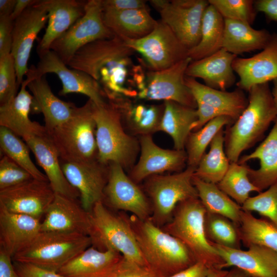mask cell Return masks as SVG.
Returning <instances> with one entry per match:
<instances>
[{"label":"cell","mask_w":277,"mask_h":277,"mask_svg":"<svg viewBox=\"0 0 277 277\" xmlns=\"http://www.w3.org/2000/svg\"><path fill=\"white\" fill-rule=\"evenodd\" d=\"M248 92L246 108L224 131V149L230 163L238 162L241 153L260 141L277 119L268 83L255 85Z\"/></svg>","instance_id":"1"},{"label":"cell","mask_w":277,"mask_h":277,"mask_svg":"<svg viewBox=\"0 0 277 277\" xmlns=\"http://www.w3.org/2000/svg\"><path fill=\"white\" fill-rule=\"evenodd\" d=\"M147 265L166 277L195 263L189 250L177 238L155 225L151 219L128 217Z\"/></svg>","instance_id":"2"},{"label":"cell","mask_w":277,"mask_h":277,"mask_svg":"<svg viewBox=\"0 0 277 277\" xmlns=\"http://www.w3.org/2000/svg\"><path fill=\"white\" fill-rule=\"evenodd\" d=\"M206 213L199 197L184 201L178 204L171 220L162 228L179 240L196 262L203 263L209 269H223L222 259L206 236Z\"/></svg>","instance_id":"3"},{"label":"cell","mask_w":277,"mask_h":277,"mask_svg":"<svg viewBox=\"0 0 277 277\" xmlns=\"http://www.w3.org/2000/svg\"><path fill=\"white\" fill-rule=\"evenodd\" d=\"M92 114L98 161L108 165L117 163L124 170L132 168L140 150V142L126 132L120 112L108 102L100 105L92 102Z\"/></svg>","instance_id":"4"},{"label":"cell","mask_w":277,"mask_h":277,"mask_svg":"<svg viewBox=\"0 0 277 277\" xmlns=\"http://www.w3.org/2000/svg\"><path fill=\"white\" fill-rule=\"evenodd\" d=\"M95 132L92 101L89 99L69 120L47 133L61 160L80 162L97 159Z\"/></svg>","instance_id":"5"},{"label":"cell","mask_w":277,"mask_h":277,"mask_svg":"<svg viewBox=\"0 0 277 277\" xmlns=\"http://www.w3.org/2000/svg\"><path fill=\"white\" fill-rule=\"evenodd\" d=\"M87 235L69 232L41 231L12 260L58 272L67 262L91 246Z\"/></svg>","instance_id":"6"},{"label":"cell","mask_w":277,"mask_h":277,"mask_svg":"<svg viewBox=\"0 0 277 277\" xmlns=\"http://www.w3.org/2000/svg\"><path fill=\"white\" fill-rule=\"evenodd\" d=\"M134 52L126 45L124 39L114 35L82 47L67 65L87 73L103 84L125 68L134 65L131 59Z\"/></svg>","instance_id":"7"},{"label":"cell","mask_w":277,"mask_h":277,"mask_svg":"<svg viewBox=\"0 0 277 277\" xmlns=\"http://www.w3.org/2000/svg\"><path fill=\"white\" fill-rule=\"evenodd\" d=\"M90 214L91 246L102 251L115 250L128 261L147 265L128 217L113 213L102 201L94 205Z\"/></svg>","instance_id":"8"},{"label":"cell","mask_w":277,"mask_h":277,"mask_svg":"<svg viewBox=\"0 0 277 277\" xmlns=\"http://www.w3.org/2000/svg\"><path fill=\"white\" fill-rule=\"evenodd\" d=\"M196 168L187 166L182 171L147 178L146 191L151 202V220L161 227L171 219L176 206L198 194L193 183Z\"/></svg>","instance_id":"9"},{"label":"cell","mask_w":277,"mask_h":277,"mask_svg":"<svg viewBox=\"0 0 277 277\" xmlns=\"http://www.w3.org/2000/svg\"><path fill=\"white\" fill-rule=\"evenodd\" d=\"M149 2L160 13L161 20L171 29L188 50L199 43L202 19L209 4L208 1L152 0Z\"/></svg>","instance_id":"10"},{"label":"cell","mask_w":277,"mask_h":277,"mask_svg":"<svg viewBox=\"0 0 277 277\" xmlns=\"http://www.w3.org/2000/svg\"><path fill=\"white\" fill-rule=\"evenodd\" d=\"M114 36L104 24L101 0H89L84 15L52 43L50 50L67 65L82 47L93 41Z\"/></svg>","instance_id":"11"},{"label":"cell","mask_w":277,"mask_h":277,"mask_svg":"<svg viewBox=\"0 0 277 277\" xmlns=\"http://www.w3.org/2000/svg\"><path fill=\"white\" fill-rule=\"evenodd\" d=\"M39 58L36 66L32 65L29 68L26 75L28 79L32 80L47 73H54L62 84L60 95L81 93L88 96L98 105L107 102L105 92L97 81L83 71L69 67L53 51H48Z\"/></svg>","instance_id":"12"},{"label":"cell","mask_w":277,"mask_h":277,"mask_svg":"<svg viewBox=\"0 0 277 277\" xmlns=\"http://www.w3.org/2000/svg\"><path fill=\"white\" fill-rule=\"evenodd\" d=\"M124 41L127 46L143 57L150 70L168 68L188 57V49L161 19L147 35Z\"/></svg>","instance_id":"13"},{"label":"cell","mask_w":277,"mask_h":277,"mask_svg":"<svg viewBox=\"0 0 277 277\" xmlns=\"http://www.w3.org/2000/svg\"><path fill=\"white\" fill-rule=\"evenodd\" d=\"M191 62L188 57L168 68L147 72L144 87L138 91L137 97L173 101L196 109V101L185 81L186 69Z\"/></svg>","instance_id":"14"},{"label":"cell","mask_w":277,"mask_h":277,"mask_svg":"<svg viewBox=\"0 0 277 277\" xmlns=\"http://www.w3.org/2000/svg\"><path fill=\"white\" fill-rule=\"evenodd\" d=\"M48 18L45 1L39 0L13 21L11 54L15 63L18 87L29 70L28 63L33 43Z\"/></svg>","instance_id":"15"},{"label":"cell","mask_w":277,"mask_h":277,"mask_svg":"<svg viewBox=\"0 0 277 277\" xmlns=\"http://www.w3.org/2000/svg\"><path fill=\"white\" fill-rule=\"evenodd\" d=\"M109 167L103 203L115 209L129 212L141 220L150 219L151 206L137 183L126 174L120 165L111 163Z\"/></svg>","instance_id":"16"},{"label":"cell","mask_w":277,"mask_h":277,"mask_svg":"<svg viewBox=\"0 0 277 277\" xmlns=\"http://www.w3.org/2000/svg\"><path fill=\"white\" fill-rule=\"evenodd\" d=\"M63 173L70 184L80 193L83 207L90 212L94 205L102 201L109 177V164L98 159L80 162L60 160Z\"/></svg>","instance_id":"17"},{"label":"cell","mask_w":277,"mask_h":277,"mask_svg":"<svg viewBox=\"0 0 277 277\" xmlns=\"http://www.w3.org/2000/svg\"><path fill=\"white\" fill-rule=\"evenodd\" d=\"M55 195L48 181L32 178L0 190V205L10 212L41 220Z\"/></svg>","instance_id":"18"},{"label":"cell","mask_w":277,"mask_h":277,"mask_svg":"<svg viewBox=\"0 0 277 277\" xmlns=\"http://www.w3.org/2000/svg\"><path fill=\"white\" fill-rule=\"evenodd\" d=\"M139 142L140 155L130 173V178L136 183L154 175L185 169L187 157L185 150L162 148L154 142L151 134L141 135Z\"/></svg>","instance_id":"19"},{"label":"cell","mask_w":277,"mask_h":277,"mask_svg":"<svg viewBox=\"0 0 277 277\" xmlns=\"http://www.w3.org/2000/svg\"><path fill=\"white\" fill-rule=\"evenodd\" d=\"M41 231L75 233L90 237V212L77 199L55 194L41 222Z\"/></svg>","instance_id":"20"},{"label":"cell","mask_w":277,"mask_h":277,"mask_svg":"<svg viewBox=\"0 0 277 277\" xmlns=\"http://www.w3.org/2000/svg\"><path fill=\"white\" fill-rule=\"evenodd\" d=\"M232 68L239 75V89L249 91L252 87L277 79V34L260 52L248 58L236 57Z\"/></svg>","instance_id":"21"},{"label":"cell","mask_w":277,"mask_h":277,"mask_svg":"<svg viewBox=\"0 0 277 277\" xmlns=\"http://www.w3.org/2000/svg\"><path fill=\"white\" fill-rule=\"evenodd\" d=\"M210 244L222 259L224 268L236 267L251 277H277V254L272 250L258 245L243 250Z\"/></svg>","instance_id":"22"},{"label":"cell","mask_w":277,"mask_h":277,"mask_svg":"<svg viewBox=\"0 0 277 277\" xmlns=\"http://www.w3.org/2000/svg\"><path fill=\"white\" fill-rule=\"evenodd\" d=\"M29 80L26 78L16 95L7 104L0 106V126L12 131L23 140L31 136L47 135L44 126L29 118L32 95L26 89Z\"/></svg>","instance_id":"23"},{"label":"cell","mask_w":277,"mask_h":277,"mask_svg":"<svg viewBox=\"0 0 277 277\" xmlns=\"http://www.w3.org/2000/svg\"><path fill=\"white\" fill-rule=\"evenodd\" d=\"M39 219L10 212L0 205V248L12 258L41 232Z\"/></svg>","instance_id":"24"},{"label":"cell","mask_w":277,"mask_h":277,"mask_svg":"<svg viewBox=\"0 0 277 277\" xmlns=\"http://www.w3.org/2000/svg\"><path fill=\"white\" fill-rule=\"evenodd\" d=\"M24 140L44 170L55 193L75 199L80 197L78 191L66 179L58 152L48 135L29 136Z\"/></svg>","instance_id":"25"},{"label":"cell","mask_w":277,"mask_h":277,"mask_svg":"<svg viewBox=\"0 0 277 277\" xmlns=\"http://www.w3.org/2000/svg\"><path fill=\"white\" fill-rule=\"evenodd\" d=\"M27 87L33 97L31 113L43 114L47 132L69 120L77 107L55 96L44 76L29 80Z\"/></svg>","instance_id":"26"},{"label":"cell","mask_w":277,"mask_h":277,"mask_svg":"<svg viewBox=\"0 0 277 277\" xmlns=\"http://www.w3.org/2000/svg\"><path fill=\"white\" fill-rule=\"evenodd\" d=\"M45 1L48 24L36 48L39 56L50 50L52 43L84 15L87 3L76 0Z\"/></svg>","instance_id":"27"},{"label":"cell","mask_w":277,"mask_h":277,"mask_svg":"<svg viewBox=\"0 0 277 277\" xmlns=\"http://www.w3.org/2000/svg\"><path fill=\"white\" fill-rule=\"evenodd\" d=\"M237 55L222 48L213 54L197 61H192L185 74L200 78L212 88L226 91L235 81L232 63Z\"/></svg>","instance_id":"28"},{"label":"cell","mask_w":277,"mask_h":277,"mask_svg":"<svg viewBox=\"0 0 277 277\" xmlns=\"http://www.w3.org/2000/svg\"><path fill=\"white\" fill-rule=\"evenodd\" d=\"M122 257L115 250L102 251L91 246L67 262L57 272L64 277H108Z\"/></svg>","instance_id":"29"},{"label":"cell","mask_w":277,"mask_h":277,"mask_svg":"<svg viewBox=\"0 0 277 277\" xmlns=\"http://www.w3.org/2000/svg\"><path fill=\"white\" fill-rule=\"evenodd\" d=\"M255 159L260 161V167L253 169L248 167V177L261 192L277 182V119L265 139L252 152L241 157L238 162L246 164Z\"/></svg>","instance_id":"30"},{"label":"cell","mask_w":277,"mask_h":277,"mask_svg":"<svg viewBox=\"0 0 277 277\" xmlns=\"http://www.w3.org/2000/svg\"><path fill=\"white\" fill-rule=\"evenodd\" d=\"M108 102L120 112L122 121L134 133L151 134L158 131L164 105H146L132 102L130 98L115 97Z\"/></svg>","instance_id":"31"},{"label":"cell","mask_w":277,"mask_h":277,"mask_svg":"<svg viewBox=\"0 0 277 277\" xmlns=\"http://www.w3.org/2000/svg\"><path fill=\"white\" fill-rule=\"evenodd\" d=\"M185 81L196 102H201L219 111L234 122L246 108L248 100L238 89L231 92L223 91L200 83L195 78L185 76Z\"/></svg>","instance_id":"32"},{"label":"cell","mask_w":277,"mask_h":277,"mask_svg":"<svg viewBox=\"0 0 277 277\" xmlns=\"http://www.w3.org/2000/svg\"><path fill=\"white\" fill-rule=\"evenodd\" d=\"M104 24L114 34L123 39H137L149 34L157 21L149 9L103 11Z\"/></svg>","instance_id":"33"},{"label":"cell","mask_w":277,"mask_h":277,"mask_svg":"<svg viewBox=\"0 0 277 277\" xmlns=\"http://www.w3.org/2000/svg\"><path fill=\"white\" fill-rule=\"evenodd\" d=\"M225 29L222 48L238 55L245 52L262 50L271 34L265 29L256 30L247 23L224 19Z\"/></svg>","instance_id":"34"},{"label":"cell","mask_w":277,"mask_h":277,"mask_svg":"<svg viewBox=\"0 0 277 277\" xmlns=\"http://www.w3.org/2000/svg\"><path fill=\"white\" fill-rule=\"evenodd\" d=\"M164 109L158 131L169 135L174 149L184 150L193 124L197 121L196 109L173 101L164 102Z\"/></svg>","instance_id":"35"},{"label":"cell","mask_w":277,"mask_h":277,"mask_svg":"<svg viewBox=\"0 0 277 277\" xmlns=\"http://www.w3.org/2000/svg\"><path fill=\"white\" fill-rule=\"evenodd\" d=\"M224 29V18L209 4L202 19L200 41L195 47L188 50V57L192 61H197L209 56L221 49Z\"/></svg>","instance_id":"36"},{"label":"cell","mask_w":277,"mask_h":277,"mask_svg":"<svg viewBox=\"0 0 277 277\" xmlns=\"http://www.w3.org/2000/svg\"><path fill=\"white\" fill-rule=\"evenodd\" d=\"M193 183L206 212L227 217L238 226L241 206L221 190L217 184L205 182L194 175Z\"/></svg>","instance_id":"37"},{"label":"cell","mask_w":277,"mask_h":277,"mask_svg":"<svg viewBox=\"0 0 277 277\" xmlns=\"http://www.w3.org/2000/svg\"><path fill=\"white\" fill-rule=\"evenodd\" d=\"M242 243L247 247L258 245L277 254V227L267 219H258L242 210L239 225Z\"/></svg>","instance_id":"38"},{"label":"cell","mask_w":277,"mask_h":277,"mask_svg":"<svg viewBox=\"0 0 277 277\" xmlns=\"http://www.w3.org/2000/svg\"><path fill=\"white\" fill-rule=\"evenodd\" d=\"M230 162L224 149V131L221 129L210 144L196 167L194 175L210 183L218 184L227 171Z\"/></svg>","instance_id":"39"},{"label":"cell","mask_w":277,"mask_h":277,"mask_svg":"<svg viewBox=\"0 0 277 277\" xmlns=\"http://www.w3.org/2000/svg\"><path fill=\"white\" fill-rule=\"evenodd\" d=\"M233 123V120L230 117L222 115L209 121L199 130L191 132L185 146L187 166L196 168L207 147L216 134L223 129L224 126Z\"/></svg>","instance_id":"40"},{"label":"cell","mask_w":277,"mask_h":277,"mask_svg":"<svg viewBox=\"0 0 277 277\" xmlns=\"http://www.w3.org/2000/svg\"><path fill=\"white\" fill-rule=\"evenodd\" d=\"M0 148L6 155L27 171L33 178L48 181L45 173L35 165L30 156V148L18 135L8 129L0 126Z\"/></svg>","instance_id":"41"},{"label":"cell","mask_w":277,"mask_h":277,"mask_svg":"<svg viewBox=\"0 0 277 277\" xmlns=\"http://www.w3.org/2000/svg\"><path fill=\"white\" fill-rule=\"evenodd\" d=\"M248 167L246 164L230 163L226 174L217 184L221 190L241 206L250 197L251 192H260L249 179Z\"/></svg>","instance_id":"42"},{"label":"cell","mask_w":277,"mask_h":277,"mask_svg":"<svg viewBox=\"0 0 277 277\" xmlns=\"http://www.w3.org/2000/svg\"><path fill=\"white\" fill-rule=\"evenodd\" d=\"M204 227L210 243L233 249H241L239 226L223 215L206 212Z\"/></svg>","instance_id":"43"},{"label":"cell","mask_w":277,"mask_h":277,"mask_svg":"<svg viewBox=\"0 0 277 277\" xmlns=\"http://www.w3.org/2000/svg\"><path fill=\"white\" fill-rule=\"evenodd\" d=\"M241 207L244 211L257 212L277 227V182L265 191L250 196Z\"/></svg>","instance_id":"44"},{"label":"cell","mask_w":277,"mask_h":277,"mask_svg":"<svg viewBox=\"0 0 277 277\" xmlns=\"http://www.w3.org/2000/svg\"><path fill=\"white\" fill-rule=\"evenodd\" d=\"M224 19L241 21L251 25L254 21L256 9L251 0H209Z\"/></svg>","instance_id":"45"},{"label":"cell","mask_w":277,"mask_h":277,"mask_svg":"<svg viewBox=\"0 0 277 277\" xmlns=\"http://www.w3.org/2000/svg\"><path fill=\"white\" fill-rule=\"evenodd\" d=\"M17 88L16 71L12 54L0 57V106L7 104L16 95Z\"/></svg>","instance_id":"46"},{"label":"cell","mask_w":277,"mask_h":277,"mask_svg":"<svg viewBox=\"0 0 277 277\" xmlns=\"http://www.w3.org/2000/svg\"><path fill=\"white\" fill-rule=\"evenodd\" d=\"M33 178L25 169L6 155L0 160V190L12 187Z\"/></svg>","instance_id":"47"},{"label":"cell","mask_w":277,"mask_h":277,"mask_svg":"<svg viewBox=\"0 0 277 277\" xmlns=\"http://www.w3.org/2000/svg\"><path fill=\"white\" fill-rule=\"evenodd\" d=\"M108 277H163L147 265L128 261L123 257Z\"/></svg>","instance_id":"48"},{"label":"cell","mask_w":277,"mask_h":277,"mask_svg":"<svg viewBox=\"0 0 277 277\" xmlns=\"http://www.w3.org/2000/svg\"><path fill=\"white\" fill-rule=\"evenodd\" d=\"M13 26L9 16H0V57L11 53Z\"/></svg>","instance_id":"49"},{"label":"cell","mask_w":277,"mask_h":277,"mask_svg":"<svg viewBox=\"0 0 277 277\" xmlns=\"http://www.w3.org/2000/svg\"><path fill=\"white\" fill-rule=\"evenodd\" d=\"M103 11H123L131 9H149L143 0H101Z\"/></svg>","instance_id":"50"},{"label":"cell","mask_w":277,"mask_h":277,"mask_svg":"<svg viewBox=\"0 0 277 277\" xmlns=\"http://www.w3.org/2000/svg\"><path fill=\"white\" fill-rule=\"evenodd\" d=\"M13 262L15 270L21 277H64L57 272L42 269L31 264Z\"/></svg>","instance_id":"51"},{"label":"cell","mask_w":277,"mask_h":277,"mask_svg":"<svg viewBox=\"0 0 277 277\" xmlns=\"http://www.w3.org/2000/svg\"><path fill=\"white\" fill-rule=\"evenodd\" d=\"M209 269L201 262H196L191 266L166 277H207Z\"/></svg>","instance_id":"52"},{"label":"cell","mask_w":277,"mask_h":277,"mask_svg":"<svg viewBox=\"0 0 277 277\" xmlns=\"http://www.w3.org/2000/svg\"><path fill=\"white\" fill-rule=\"evenodd\" d=\"M0 277H21L14 268L12 258L1 248Z\"/></svg>","instance_id":"53"},{"label":"cell","mask_w":277,"mask_h":277,"mask_svg":"<svg viewBox=\"0 0 277 277\" xmlns=\"http://www.w3.org/2000/svg\"><path fill=\"white\" fill-rule=\"evenodd\" d=\"M256 11L264 13L271 20L277 21V0H259L254 2Z\"/></svg>","instance_id":"54"},{"label":"cell","mask_w":277,"mask_h":277,"mask_svg":"<svg viewBox=\"0 0 277 277\" xmlns=\"http://www.w3.org/2000/svg\"><path fill=\"white\" fill-rule=\"evenodd\" d=\"M39 0H16L12 13L10 17L14 21L29 7L37 3Z\"/></svg>","instance_id":"55"},{"label":"cell","mask_w":277,"mask_h":277,"mask_svg":"<svg viewBox=\"0 0 277 277\" xmlns=\"http://www.w3.org/2000/svg\"><path fill=\"white\" fill-rule=\"evenodd\" d=\"M16 0H0V16H10Z\"/></svg>","instance_id":"56"},{"label":"cell","mask_w":277,"mask_h":277,"mask_svg":"<svg viewBox=\"0 0 277 277\" xmlns=\"http://www.w3.org/2000/svg\"><path fill=\"white\" fill-rule=\"evenodd\" d=\"M222 277H251L245 271L233 267L230 270L228 271Z\"/></svg>","instance_id":"57"},{"label":"cell","mask_w":277,"mask_h":277,"mask_svg":"<svg viewBox=\"0 0 277 277\" xmlns=\"http://www.w3.org/2000/svg\"><path fill=\"white\" fill-rule=\"evenodd\" d=\"M227 271L224 269H210L207 277H222Z\"/></svg>","instance_id":"58"},{"label":"cell","mask_w":277,"mask_h":277,"mask_svg":"<svg viewBox=\"0 0 277 277\" xmlns=\"http://www.w3.org/2000/svg\"><path fill=\"white\" fill-rule=\"evenodd\" d=\"M273 86L271 92L274 105L277 111V79L273 81Z\"/></svg>","instance_id":"59"}]
</instances>
